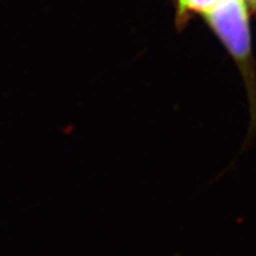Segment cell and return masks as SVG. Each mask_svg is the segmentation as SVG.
<instances>
[{"label": "cell", "instance_id": "obj_1", "mask_svg": "<svg viewBox=\"0 0 256 256\" xmlns=\"http://www.w3.org/2000/svg\"><path fill=\"white\" fill-rule=\"evenodd\" d=\"M204 16L230 52L236 58L244 60L250 49L244 0H220Z\"/></svg>", "mask_w": 256, "mask_h": 256}, {"label": "cell", "instance_id": "obj_2", "mask_svg": "<svg viewBox=\"0 0 256 256\" xmlns=\"http://www.w3.org/2000/svg\"><path fill=\"white\" fill-rule=\"evenodd\" d=\"M220 0H179L182 11H197L206 14Z\"/></svg>", "mask_w": 256, "mask_h": 256}, {"label": "cell", "instance_id": "obj_3", "mask_svg": "<svg viewBox=\"0 0 256 256\" xmlns=\"http://www.w3.org/2000/svg\"><path fill=\"white\" fill-rule=\"evenodd\" d=\"M244 2H247L249 5L252 6V8L254 10H256V0H244Z\"/></svg>", "mask_w": 256, "mask_h": 256}]
</instances>
